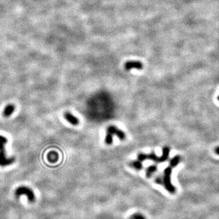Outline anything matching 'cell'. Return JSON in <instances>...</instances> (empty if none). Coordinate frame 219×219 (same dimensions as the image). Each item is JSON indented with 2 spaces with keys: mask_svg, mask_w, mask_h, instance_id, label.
<instances>
[{
  "mask_svg": "<svg viewBox=\"0 0 219 219\" xmlns=\"http://www.w3.org/2000/svg\"><path fill=\"white\" fill-rule=\"evenodd\" d=\"M64 117L66 120L70 123V124L73 125V126H77L79 124V121L76 117L74 116L71 113L66 112L64 114Z\"/></svg>",
  "mask_w": 219,
  "mask_h": 219,
  "instance_id": "6",
  "label": "cell"
},
{
  "mask_svg": "<svg viewBox=\"0 0 219 219\" xmlns=\"http://www.w3.org/2000/svg\"><path fill=\"white\" fill-rule=\"evenodd\" d=\"M170 153V149L167 147H165L162 150V155L160 157V162H163L166 161L169 158V155Z\"/></svg>",
  "mask_w": 219,
  "mask_h": 219,
  "instance_id": "9",
  "label": "cell"
},
{
  "mask_svg": "<svg viewBox=\"0 0 219 219\" xmlns=\"http://www.w3.org/2000/svg\"><path fill=\"white\" fill-rule=\"evenodd\" d=\"M155 182H156L158 184H160L163 183V182H162V178L160 176L157 177L156 179H155Z\"/></svg>",
  "mask_w": 219,
  "mask_h": 219,
  "instance_id": "16",
  "label": "cell"
},
{
  "mask_svg": "<svg viewBox=\"0 0 219 219\" xmlns=\"http://www.w3.org/2000/svg\"><path fill=\"white\" fill-rule=\"evenodd\" d=\"M131 219H146V218H145V217L143 215L139 213H136V214H134L133 215H132Z\"/></svg>",
  "mask_w": 219,
  "mask_h": 219,
  "instance_id": "15",
  "label": "cell"
},
{
  "mask_svg": "<svg viewBox=\"0 0 219 219\" xmlns=\"http://www.w3.org/2000/svg\"><path fill=\"white\" fill-rule=\"evenodd\" d=\"M113 135L111 134L107 133L105 139V142L107 145H110L113 143Z\"/></svg>",
  "mask_w": 219,
  "mask_h": 219,
  "instance_id": "14",
  "label": "cell"
},
{
  "mask_svg": "<svg viewBox=\"0 0 219 219\" xmlns=\"http://www.w3.org/2000/svg\"><path fill=\"white\" fill-rule=\"evenodd\" d=\"M146 160H151L156 162H158V163L161 162L160 157L157 156V155L153 152L150 153V154H146Z\"/></svg>",
  "mask_w": 219,
  "mask_h": 219,
  "instance_id": "11",
  "label": "cell"
},
{
  "mask_svg": "<svg viewBox=\"0 0 219 219\" xmlns=\"http://www.w3.org/2000/svg\"><path fill=\"white\" fill-rule=\"evenodd\" d=\"M16 197H19L21 195H25L28 198L29 202L33 203L35 200V195L32 190L26 186H20L18 187L15 192Z\"/></svg>",
  "mask_w": 219,
  "mask_h": 219,
  "instance_id": "3",
  "label": "cell"
},
{
  "mask_svg": "<svg viewBox=\"0 0 219 219\" xmlns=\"http://www.w3.org/2000/svg\"><path fill=\"white\" fill-rule=\"evenodd\" d=\"M8 142V139L6 137L0 135V166H7L13 164L15 161V158H8L6 155L5 145Z\"/></svg>",
  "mask_w": 219,
  "mask_h": 219,
  "instance_id": "1",
  "label": "cell"
},
{
  "mask_svg": "<svg viewBox=\"0 0 219 219\" xmlns=\"http://www.w3.org/2000/svg\"><path fill=\"white\" fill-rule=\"evenodd\" d=\"M217 99H218V100L219 101V96H218V97H217Z\"/></svg>",
  "mask_w": 219,
  "mask_h": 219,
  "instance_id": "18",
  "label": "cell"
},
{
  "mask_svg": "<svg viewBox=\"0 0 219 219\" xmlns=\"http://www.w3.org/2000/svg\"><path fill=\"white\" fill-rule=\"evenodd\" d=\"M14 110H15V106H14V105H8L4 108V111H3V116L5 117L10 116L14 113Z\"/></svg>",
  "mask_w": 219,
  "mask_h": 219,
  "instance_id": "7",
  "label": "cell"
},
{
  "mask_svg": "<svg viewBox=\"0 0 219 219\" xmlns=\"http://www.w3.org/2000/svg\"><path fill=\"white\" fill-rule=\"evenodd\" d=\"M172 168L171 166L166 167L164 171V175L162 177V182L164 185V187L166 190L170 193H173L175 192V188L171 183V174Z\"/></svg>",
  "mask_w": 219,
  "mask_h": 219,
  "instance_id": "2",
  "label": "cell"
},
{
  "mask_svg": "<svg viewBox=\"0 0 219 219\" xmlns=\"http://www.w3.org/2000/svg\"><path fill=\"white\" fill-rule=\"evenodd\" d=\"M124 68L127 71H130L132 69L141 70L143 68L142 63L139 61L130 60L128 61L124 64Z\"/></svg>",
  "mask_w": 219,
  "mask_h": 219,
  "instance_id": "5",
  "label": "cell"
},
{
  "mask_svg": "<svg viewBox=\"0 0 219 219\" xmlns=\"http://www.w3.org/2000/svg\"><path fill=\"white\" fill-rule=\"evenodd\" d=\"M58 158H59V156H58V154L56 152H51L50 153L48 154V159L51 162H56L57 160H58Z\"/></svg>",
  "mask_w": 219,
  "mask_h": 219,
  "instance_id": "13",
  "label": "cell"
},
{
  "mask_svg": "<svg viewBox=\"0 0 219 219\" xmlns=\"http://www.w3.org/2000/svg\"><path fill=\"white\" fill-rule=\"evenodd\" d=\"M180 161V157L179 155H176V156L173 157L170 161V166L172 168L176 167L178 165L179 162Z\"/></svg>",
  "mask_w": 219,
  "mask_h": 219,
  "instance_id": "12",
  "label": "cell"
},
{
  "mask_svg": "<svg viewBox=\"0 0 219 219\" xmlns=\"http://www.w3.org/2000/svg\"><path fill=\"white\" fill-rule=\"evenodd\" d=\"M215 153H216L217 155H219V146H218V147H217L216 148V149H215Z\"/></svg>",
  "mask_w": 219,
  "mask_h": 219,
  "instance_id": "17",
  "label": "cell"
},
{
  "mask_svg": "<svg viewBox=\"0 0 219 219\" xmlns=\"http://www.w3.org/2000/svg\"><path fill=\"white\" fill-rule=\"evenodd\" d=\"M107 133L111 134L112 135H116L121 140H124L126 138V135L122 130L119 129L115 126H110L107 128Z\"/></svg>",
  "mask_w": 219,
  "mask_h": 219,
  "instance_id": "4",
  "label": "cell"
},
{
  "mask_svg": "<svg viewBox=\"0 0 219 219\" xmlns=\"http://www.w3.org/2000/svg\"><path fill=\"white\" fill-rule=\"evenodd\" d=\"M157 170H158V166L155 165V164H153V165L150 166L149 167H148L147 169H146V177H147V178H150L155 172H157Z\"/></svg>",
  "mask_w": 219,
  "mask_h": 219,
  "instance_id": "8",
  "label": "cell"
},
{
  "mask_svg": "<svg viewBox=\"0 0 219 219\" xmlns=\"http://www.w3.org/2000/svg\"><path fill=\"white\" fill-rule=\"evenodd\" d=\"M130 165L131 167L134 168V169L136 170H137V171H140V170L142 169L143 168L142 162L139 161L138 160H134L133 161H132L130 163Z\"/></svg>",
  "mask_w": 219,
  "mask_h": 219,
  "instance_id": "10",
  "label": "cell"
}]
</instances>
